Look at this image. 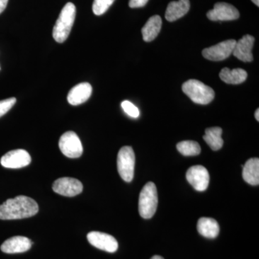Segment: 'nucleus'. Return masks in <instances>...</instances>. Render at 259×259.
I'll use <instances>...</instances> for the list:
<instances>
[{
  "instance_id": "4be33fe9",
  "label": "nucleus",
  "mask_w": 259,
  "mask_h": 259,
  "mask_svg": "<svg viewBox=\"0 0 259 259\" xmlns=\"http://www.w3.org/2000/svg\"><path fill=\"white\" fill-rule=\"evenodd\" d=\"M179 152L185 156H197L201 152L200 146L193 141H185L177 145Z\"/></svg>"
},
{
  "instance_id": "1a4fd4ad",
  "label": "nucleus",
  "mask_w": 259,
  "mask_h": 259,
  "mask_svg": "<svg viewBox=\"0 0 259 259\" xmlns=\"http://www.w3.org/2000/svg\"><path fill=\"white\" fill-rule=\"evenodd\" d=\"M207 17L212 21H230L239 18L240 13L231 4L218 3L214 5V8L207 13Z\"/></svg>"
},
{
  "instance_id": "a211bd4d",
  "label": "nucleus",
  "mask_w": 259,
  "mask_h": 259,
  "mask_svg": "<svg viewBox=\"0 0 259 259\" xmlns=\"http://www.w3.org/2000/svg\"><path fill=\"white\" fill-rule=\"evenodd\" d=\"M162 20L159 15L151 17L142 28L143 38L146 42H151L158 36L161 30Z\"/></svg>"
},
{
  "instance_id": "a878e982",
  "label": "nucleus",
  "mask_w": 259,
  "mask_h": 259,
  "mask_svg": "<svg viewBox=\"0 0 259 259\" xmlns=\"http://www.w3.org/2000/svg\"><path fill=\"white\" fill-rule=\"evenodd\" d=\"M148 2V0H130L129 7L131 8H143Z\"/></svg>"
},
{
  "instance_id": "f03ea898",
  "label": "nucleus",
  "mask_w": 259,
  "mask_h": 259,
  "mask_svg": "<svg viewBox=\"0 0 259 259\" xmlns=\"http://www.w3.org/2000/svg\"><path fill=\"white\" fill-rule=\"evenodd\" d=\"M76 18V7L68 3L61 10L53 29V37L56 42H64L69 37Z\"/></svg>"
},
{
  "instance_id": "c756f323",
  "label": "nucleus",
  "mask_w": 259,
  "mask_h": 259,
  "mask_svg": "<svg viewBox=\"0 0 259 259\" xmlns=\"http://www.w3.org/2000/svg\"><path fill=\"white\" fill-rule=\"evenodd\" d=\"M251 1L253 2L257 7L259 6V0H251Z\"/></svg>"
},
{
  "instance_id": "5701e85b",
  "label": "nucleus",
  "mask_w": 259,
  "mask_h": 259,
  "mask_svg": "<svg viewBox=\"0 0 259 259\" xmlns=\"http://www.w3.org/2000/svg\"><path fill=\"white\" fill-rule=\"evenodd\" d=\"M115 0H94L93 13L96 15H102L113 4Z\"/></svg>"
},
{
  "instance_id": "bb28decb",
  "label": "nucleus",
  "mask_w": 259,
  "mask_h": 259,
  "mask_svg": "<svg viewBox=\"0 0 259 259\" xmlns=\"http://www.w3.org/2000/svg\"><path fill=\"white\" fill-rule=\"evenodd\" d=\"M8 3V0H0V14L4 11Z\"/></svg>"
},
{
  "instance_id": "4468645a",
  "label": "nucleus",
  "mask_w": 259,
  "mask_h": 259,
  "mask_svg": "<svg viewBox=\"0 0 259 259\" xmlns=\"http://www.w3.org/2000/svg\"><path fill=\"white\" fill-rule=\"evenodd\" d=\"M32 246V241L24 236H14L5 241L1 245V250L5 253H20L28 251Z\"/></svg>"
},
{
  "instance_id": "6e6552de",
  "label": "nucleus",
  "mask_w": 259,
  "mask_h": 259,
  "mask_svg": "<svg viewBox=\"0 0 259 259\" xmlns=\"http://www.w3.org/2000/svg\"><path fill=\"white\" fill-rule=\"evenodd\" d=\"M53 190L56 193L65 197H74L81 193L83 185L79 180L70 177L58 179L53 185Z\"/></svg>"
},
{
  "instance_id": "393cba45",
  "label": "nucleus",
  "mask_w": 259,
  "mask_h": 259,
  "mask_svg": "<svg viewBox=\"0 0 259 259\" xmlns=\"http://www.w3.org/2000/svg\"><path fill=\"white\" fill-rule=\"evenodd\" d=\"M16 99L15 97H11V98L0 101V117H3L7 112L10 111V109L16 103Z\"/></svg>"
},
{
  "instance_id": "dca6fc26",
  "label": "nucleus",
  "mask_w": 259,
  "mask_h": 259,
  "mask_svg": "<svg viewBox=\"0 0 259 259\" xmlns=\"http://www.w3.org/2000/svg\"><path fill=\"white\" fill-rule=\"evenodd\" d=\"M190 9V0L171 2L167 7L165 18L169 22L176 21L185 16Z\"/></svg>"
},
{
  "instance_id": "cd10ccee",
  "label": "nucleus",
  "mask_w": 259,
  "mask_h": 259,
  "mask_svg": "<svg viewBox=\"0 0 259 259\" xmlns=\"http://www.w3.org/2000/svg\"><path fill=\"white\" fill-rule=\"evenodd\" d=\"M255 118L257 121H259V110L257 109L256 111L255 112Z\"/></svg>"
},
{
  "instance_id": "ddd939ff",
  "label": "nucleus",
  "mask_w": 259,
  "mask_h": 259,
  "mask_svg": "<svg viewBox=\"0 0 259 259\" xmlns=\"http://www.w3.org/2000/svg\"><path fill=\"white\" fill-rule=\"evenodd\" d=\"M254 42V37L250 35H244L238 41H236L233 51V56L243 62H250L253 61L252 49Z\"/></svg>"
},
{
  "instance_id": "f257e3e1",
  "label": "nucleus",
  "mask_w": 259,
  "mask_h": 259,
  "mask_svg": "<svg viewBox=\"0 0 259 259\" xmlns=\"http://www.w3.org/2000/svg\"><path fill=\"white\" fill-rule=\"evenodd\" d=\"M38 209V204L34 199L27 196H17L0 205V220L10 221L32 217Z\"/></svg>"
},
{
  "instance_id": "f8f14e48",
  "label": "nucleus",
  "mask_w": 259,
  "mask_h": 259,
  "mask_svg": "<svg viewBox=\"0 0 259 259\" xmlns=\"http://www.w3.org/2000/svg\"><path fill=\"white\" fill-rule=\"evenodd\" d=\"M88 240L90 244L95 248L109 253H115L118 248L117 240L107 233L97 231L90 232L88 235Z\"/></svg>"
},
{
  "instance_id": "20e7f679",
  "label": "nucleus",
  "mask_w": 259,
  "mask_h": 259,
  "mask_svg": "<svg viewBox=\"0 0 259 259\" xmlns=\"http://www.w3.org/2000/svg\"><path fill=\"white\" fill-rule=\"evenodd\" d=\"M158 206V193L156 185L148 182L140 193L139 209L140 215L144 219H150L154 215Z\"/></svg>"
},
{
  "instance_id": "7ed1b4c3",
  "label": "nucleus",
  "mask_w": 259,
  "mask_h": 259,
  "mask_svg": "<svg viewBox=\"0 0 259 259\" xmlns=\"http://www.w3.org/2000/svg\"><path fill=\"white\" fill-rule=\"evenodd\" d=\"M182 90L192 101L199 105H207L214 97V90L197 79L186 81L182 85Z\"/></svg>"
},
{
  "instance_id": "39448f33",
  "label": "nucleus",
  "mask_w": 259,
  "mask_h": 259,
  "mask_svg": "<svg viewBox=\"0 0 259 259\" xmlns=\"http://www.w3.org/2000/svg\"><path fill=\"white\" fill-rule=\"evenodd\" d=\"M117 170L119 175L126 182H131L134 177L136 156L131 146H124L117 155Z\"/></svg>"
},
{
  "instance_id": "412c9836",
  "label": "nucleus",
  "mask_w": 259,
  "mask_h": 259,
  "mask_svg": "<svg viewBox=\"0 0 259 259\" xmlns=\"http://www.w3.org/2000/svg\"><path fill=\"white\" fill-rule=\"evenodd\" d=\"M223 130L219 127H209L206 129L203 139L213 151H218L223 146Z\"/></svg>"
},
{
  "instance_id": "b1692460",
  "label": "nucleus",
  "mask_w": 259,
  "mask_h": 259,
  "mask_svg": "<svg viewBox=\"0 0 259 259\" xmlns=\"http://www.w3.org/2000/svg\"><path fill=\"white\" fill-rule=\"evenodd\" d=\"M122 109H123L124 112H125L127 115L131 116V117H134V118H137L139 117L140 112L139 109L136 106H135L132 102L127 101H123L121 104Z\"/></svg>"
},
{
  "instance_id": "6ab92c4d",
  "label": "nucleus",
  "mask_w": 259,
  "mask_h": 259,
  "mask_svg": "<svg viewBox=\"0 0 259 259\" xmlns=\"http://www.w3.org/2000/svg\"><path fill=\"white\" fill-rule=\"evenodd\" d=\"M199 234L207 238H215L220 232V226L215 220L210 218H201L197 223Z\"/></svg>"
},
{
  "instance_id": "0eeeda50",
  "label": "nucleus",
  "mask_w": 259,
  "mask_h": 259,
  "mask_svg": "<svg viewBox=\"0 0 259 259\" xmlns=\"http://www.w3.org/2000/svg\"><path fill=\"white\" fill-rule=\"evenodd\" d=\"M236 40L230 39L220 42L202 51V56L206 59L212 61H221L228 59L233 54V49L236 45Z\"/></svg>"
},
{
  "instance_id": "aec40b11",
  "label": "nucleus",
  "mask_w": 259,
  "mask_h": 259,
  "mask_svg": "<svg viewBox=\"0 0 259 259\" xmlns=\"http://www.w3.org/2000/svg\"><path fill=\"white\" fill-rule=\"evenodd\" d=\"M219 75L223 81L229 84H239L244 82L248 76L246 71L240 68L232 70L229 68H223Z\"/></svg>"
},
{
  "instance_id": "9d476101",
  "label": "nucleus",
  "mask_w": 259,
  "mask_h": 259,
  "mask_svg": "<svg viewBox=\"0 0 259 259\" xmlns=\"http://www.w3.org/2000/svg\"><path fill=\"white\" fill-rule=\"evenodd\" d=\"M0 163L5 168H20L28 166L31 163V157L25 150H13L1 158Z\"/></svg>"
},
{
  "instance_id": "c85d7f7f",
  "label": "nucleus",
  "mask_w": 259,
  "mask_h": 259,
  "mask_svg": "<svg viewBox=\"0 0 259 259\" xmlns=\"http://www.w3.org/2000/svg\"><path fill=\"white\" fill-rule=\"evenodd\" d=\"M151 259H164L163 257L160 256V255H154Z\"/></svg>"
},
{
  "instance_id": "423d86ee",
  "label": "nucleus",
  "mask_w": 259,
  "mask_h": 259,
  "mask_svg": "<svg viewBox=\"0 0 259 259\" xmlns=\"http://www.w3.org/2000/svg\"><path fill=\"white\" fill-rule=\"evenodd\" d=\"M59 146L66 157L79 158L83 153V146L79 136L73 131H68L61 136Z\"/></svg>"
},
{
  "instance_id": "f3484780",
  "label": "nucleus",
  "mask_w": 259,
  "mask_h": 259,
  "mask_svg": "<svg viewBox=\"0 0 259 259\" xmlns=\"http://www.w3.org/2000/svg\"><path fill=\"white\" fill-rule=\"evenodd\" d=\"M243 178L250 185L257 186L259 184V159L250 158L243 166Z\"/></svg>"
},
{
  "instance_id": "9b49d317",
  "label": "nucleus",
  "mask_w": 259,
  "mask_h": 259,
  "mask_svg": "<svg viewBox=\"0 0 259 259\" xmlns=\"http://www.w3.org/2000/svg\"><path fill=\"white\" fill-rule=\"evenodd\" d=\"M186 177L189 183L199 192H203L208 187L209 175L205 167L199 165L190 167Z\"/></svg>"
},
{
  "instance_id": "2eb2a0df",
  "label": "nucleus",
  "mask_w": 259,
  "mask_h": 259,
  "mask_svg": "<svg viewBox=\"0 0 259 259\" xmlns=\"http://www.w3.org/2000/svg\"><path fill=\"white\" fill-rule=\"evenodd\" d=\"M93 93L91 84L83 82L76 85L70 90L67 100L71 105H79L88 101Z\"/></svg>"
}]
</instances>
